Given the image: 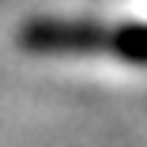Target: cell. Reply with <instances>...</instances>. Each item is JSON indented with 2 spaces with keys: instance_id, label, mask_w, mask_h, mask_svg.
Segmentation results:
<instances>
[{
  "instance_id": "7a4b0ae2",
  "label": "cell",
  "mask_w": 147,
  "mask_h": 147,
  "mask_svg": "<svg viewBox=\"0 0 147 147\" xmlns=\"http://www.w3.org/2000/svg\"><path fill=\"white\" fill-rule=\"evenodd\" d=\"M113 57L125 61V64L147 68V23H117Z\"/></svg>"
},
{
  "instance_id": "6da1fadb",
  "label": "cell",
  "mask_w": 147,
  "mask_h": 147,
  "mask_svg": "<svg viewBox=\"0 0 147 147\" xmlns=\"http://www.w3.org/2000/svg\"><path fill=\"white\" fill-rule=\"evenodd\" d=\"M117 26L98 19H68V15H38L19 26V45L26 53L45 57H94L113 53Z\"/></svg>"
}]
</instances>
